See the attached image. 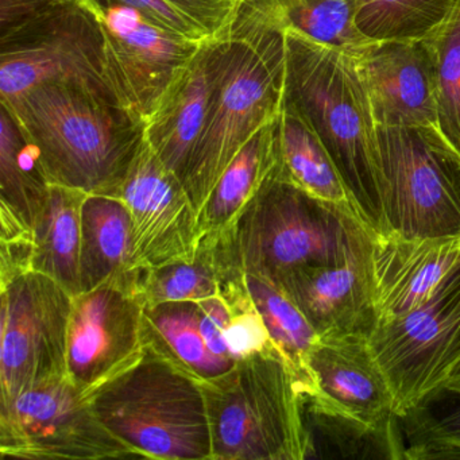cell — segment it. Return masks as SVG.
Returning <instances> with one entry per match:
<instances>
[{"label":"cell","instance_id":"cell-12","mask_svg":"<svg viewBox=\"0 0 460 460\" xmlns=\"http://www.w3.org/2000/svg\"><path fill=\"white\" fill-rule=\"evenodd\" d=\"M398 417L444 389L460 365V268L419 308L379 322L368 338Z\"/></svg>","mask_w":460,"mask_h":460},{"label":"cell","instance_id":"cell-18","mask_svg":"<svg viewBox=\"0 0 460 460\" xmlns=\"http://www.w3.org/2000/svg\"><path fill=\"white\" fill-rule=\"evenodd\" d=\"M228 49V28L217 39L203 42L145 125L147 144L181 181L203 134Z\"/></svg>","mask_w":460,"mask_h":460},{"label":"cell","instance_id":"cell-16","mask_svg":"<svg viewBox=\"0 0 460 460\" xmlns=\"http://www.w3.org/2000/svg\"><path fill=\"white\" fill-rule=\"evenodd\" d=\"M374 242L336 262L292 271L276 284L317 335L370 338L378 324Z\"/></svg>","mask_w":460,"mask_h":460},{"label":"cell","instance_id":"cell-8","mask_svg":"<svg viewBox=\"0 0 460 460\" xmlns=\"http://www.w3.org/2000/svg\"><path fill=\"white\" fill-rule=\"evenodd\" d=\"M386 235L460 236V153L438 128L376 126Z\"/></svg>","mask_w":460,"mask_h":460},{"label":"cell","instance_id":"cell-29","mask_svg":"<svg viewBox=\"0 0 460 460\" xmlns=\"http://www.w3.org/2000/svg\"><path fill=\"white\" fill-rule=\"evenodd\" d=\"M406 460L460 459V393L440 389L400 417Z\"/></svg>","mask_w":460,"mask_h":460},{"label":"cell","instance_id":"cell-22","mask_svg":"<svg viewBox=\"0 0 460 460\" xmlns=\"http://www.w3.org/2000/svg\"><path fill=\"white\" fill-rule=\"evenodd\" d=\"M138 268L133 219L125 201L88 195L82 209V293Z\"/></svg>","mask_w":460,"mask_h":460},{"label":"cell","instance_id":"cell-2","mask_svg":"<svg viewBox=\"0 0 460 460\" xmlns=\"http://www.w3.org/2000/svg\"><path fill=\"white\" fill-rule=\"evenodd\" d=\"M285 99L330 153L360 219L386 235L376 123L354 56L287 31Z\"/></svg>","mask_w":460,"mask_h":460},{"label":"cell","instance_id":"cell-21","mask_svg":"<svg viewBox=\"0 0 460 460\" xmlns=\"http://www.w3.org/2000/svg\"><path fill=\"white\" fill-rule=\"evenodd\" d=\"M242 269L227 230L201 234L192 261L139 268L138 295L145 308L174 301H201L219 293L226 276Z\"/></svg>","mask_w":460,"mask_h":460},{"label":"cell","instance_id":"cell-31","mask_svg":"<svg viewBox=\"0 0 460 460\" xmlns=\"http://www.w3.org/2000/svg\"><path fill=\"white\" fill-rule=\"evenodd\" d=\"M137 10L155 25L195 42L222 36L243 0H99Z\"/></svg>","mask_w":460,"mask_h":460},{"label":"cell","instance_id":"cell-33","mask_svg":"<svg viewBox=\"0 0 460 460\" xmlns=\"http://www.w3.org/2000/svg\"><path fill=\"white\" fill-rule=\"evenodd\" d=\"M444 389L460 393V365L457 366L456 370H455L454 373H452V376H449Z\"/></svg>","mask_w":460,"mask_h":460},{"label":"cell","instance_id":"cell-9","mask_svg":"<svg viewBox=\"0 0 460 460\" xmlns=\"http://www.w3.org/2000/svg\"><path fill=\"white\" fill-rule=\"evenodd\" d=\"M52 82L84 83L110 91L104 79L101 4L49 0L0 31V99Z\"/></svg>","mask_w":460,"mask_h":460},{"label":"cell","instance_id":"cell-13","mask_svg":"<svg viewBox=\"0 0 460 460\" xmlns=\"http://www.w3.org/2000/svg\"><path fill=\"white\" fill-rule=\"evenodd\" d=\"M99 4L104 79L120 107L146 125L203 42L166 31L125 4Z\"/></svg>","mask_w":460,"mask_h":460},{"label":"cell","instance_id":"cell-4","mask_svg":"<svg viewBox=\"0 0 460 460\" xmlns=\"http://www.w3.org/2000/svg\"><path fill=\"white\" fill-rule=\"evenodd\" d=\"M227 231L244 273L273 284L298 269L341 261L376 238L352 207L306 192L282 173L279 160Z\"/></svg>","mask_w":460,"mask_h":460},{"label":"cell","instance_id":"cell-32","mask_svg":"<svg viewBox=\"0 0 460 460\" xmlns=\"http://www.w3.org/2000/svg\"><path fill=\"white\" fill-rule=\"evenodd\" d=\"M425 40L435 55L438 128L460 153V0L447 20Z\"/></svg>","mask_w":460,"mask_h":460},{"label":"cell","instance_id":"cell-6","mask_svg":"<svg viewBox=\"0 0 460 460\" xmlns=\"http://www.w3.org/2000/svg\"><path fill=\"white\" fill-rule=\"evenodd\" d=\"M314 390L303 397L309 435L322 433L344 456L403 459L400 417L389 379L358 335L319 336L306 360Z\"/></svg>","mask_w":460,"mask_h":460},{"label":"cell","instance_id":"cell-5","mask_svg":"<svg viewBox=\"0 0 460 460\" xmlns=\"http://www.w3.org/2000/svg\"><path fill=\"white\" fill-rule=\"evenodd\" d=\"M90 398L102 422L137 457L214 460L203 385L150 347Z\"/></svg>","mask_w":460,"mask_h":460},{"label":"cell","instance_id":"cell-20","mask_svg":"<svg viewBox=\"0 0 460 460\" xmlns=\"http://www.w3.org/2000/svg\"><path fill=\"white\" fill-rule=\"evenodd\" d=\"M50 185L36 147L0 103V241L34 239Z\"/></svg>","mask_w":460,"mask_h":460},{"label":"cell","instance_id":"cell-24","mask_svg":"<svg viewBox=\"0 0 460 460\" xmlns=\"http://www.w3.org/2000/svg\"><path fill=\"white\" fill-rule=\"evenodd\" d=\"M87 193L50 185L47 209L34 230L31 269L55 279L72 296L82 293V209Z\"/></svg>","mask_w":460,"mask_h":460},{"label":"cell","instance_id":"cell-19","mask_svg":"<svg viewBox=\"0 0 460 460\" xmlns=\"http://www.w3.org/2000/svg\"><path fill=\"white\" fill-rule=\"evenodd\" d=\"M460 268V236L374 242L378 323L402 316L433 297Z\"/></svg>","mask_w":460,"mask_h":460},{"label":"cell","instance_id":"cell-11","mask_svg":"<svg viewBox=\"0 0 460 460\" xmlns=\"http://www.w3.org/2000/svg\"><path fill=\"white\" fill-rule=\"evenodd\" d=\"M0 454L29 460L137 457L102 422L91 398L68 376L25 390L0 406Z\"/></svg>","mask_w":460,"mask_h":460},{"label":"cell","instance_id":"cell-17","mask_svg":"<svg viewBox=\"0 0 460 460\" xmlns=\"http://www.w3.org/2000/svg\"><path fill=\"white\" fill-rule=\"evenodd\" d=\"M355 61L376 126L438 128L435 55L427 40L371 42Z\"/></svg>","mask_w":460,"mask_h":460},{"label":"cell","instance_id":"cell-26","mask_svg":"<svg viewBox=\"0 0 460 460\" xmlns=\"http://www.w3.org/2000/svg\"><path fill=\"white\" fill-rule=\"evenodd\" d=\"M277 149L279 169L288 179L316 198L354 208L330 153L303 115L285 98L277 119Z\"/></svg>","mask_w":460,"mask_h":460},{"label":"cell","instance_id":"cell-15","mask_svg":"<svg viewBox=\"0 0 460 460\" xmlns=\"http://www.w3.org/2000/svg\"><path fill=\"white\" fill-rule=\"evenodd\" d=\"M133 219L139 268L192 261L198 249V211L181 180L145 139L120 193Z\"/></svg>","mask_w":460,"mask_h":460},{"label":"cell","instance_id":"cell-14","mask_svg":"<svg viewBox=\"0 0 460 460\" xmlns=\"http://www.w3.org/2000/svg\"><path fill=\"white\" fill-rule=\"evenodd\" d=\"M138 270L74 297L66 367L72 384L88 397L136 365L146 351Z\"/></svg>","mask_w":460,"mask_h":460},{"label":"cell","instance_id":"cell-10","mask_svg":"<svg viewBox=\"0 0 460 460\" xmlns=\"http://www.w3.org/2000/svg\"><path fill=\"white\" fill-rule=\"evenodd\" d=\"M0 406L21 393L68 376L74 296L39 271L0 285Z\"/></svg>","mask_w":460,"mask_h":460},{"label":"cell","instance_id":"cell-23","mask_svg":"<svg viewBox=\"0 0 460 460\" xmlns=\"http://www.w3.org/2000/svg\"><path fill=\"white\" fill-rule=\"evenodd\" d=\"M277 119L242 147L212 188L198 214L200 235L233 226L273 171L279 160Z\"/></svg>","mask_w":460,"mask_h":460},{"label":"cell","instance_id":"cell-3","mask_svg":"<svg viewBox=\"0 0 460 460\" xmlns=\"http://www.w3.org/2000/svg\"><path fill=\"white\" fill-rule=\"evenodd\" d=\"M228 34L225 71L182 180L198 214L234 157L284 104L287 31L243 0Z\"/></svg>","mask_w":460,"mask_h":460},{"label":"cell","instance_id":"cell-7","mask_svg":"<svg viewBox=\"0 0 460 460\" xmlns=\"http://www.w3.org/2000/svg\"><path fill=\"white\" fill-rule=\"evenodd\" d=\"M214 460H304L311 440L295 371L277 349L201 382Z\"/></svg>","mask_w":460,"mask_h":460},{"label":"cell","instance_id":"cell-30","mask_svg":"<svg viewBox=\"0 0 460 460\" xmlns=\"http://www.w3.org/2000/svg\"><path fill=\"white\" fill-rule=\"evenodd\" d=\"M457 0H366L358 28L374 42L421 41L447 20Z\"/></svg>","mask_w":460,"mask_h":460},{"label":"cell","instance_id":"cell-28","mask_svg":"<svg viewBox=\"0 0 460 460\" xmlns=\"http://www.w3.org/2000/svg\"><path fill=\"white\" fill-rule=\"evenodd\" d=\"M246 282L271 343L295 371L301 394L306 397L314 390L306 360L319 335L281 288L247 273Z\"/></svg>","mask_w":460,"mask_h":460},{"label":"cell","instance_id":"cell-25","mask_svg":"<svg viewBox=\"0 0 460 460\" xmlns=\"http://www.w3.org/2000/svg\"><path fill=\"white\" fill-rule=\"evenodd\" d=\"M145 339L147 347L200 382L217 378L235 366L209 349L201 333L200 308L196 301L145 308Z\"/></svg>","mask_w":460,"mask_h":460},{"label":"cell","instance_id":"cell-27","mask_svg":"<svg viewBox=\"0 0 460 460\" xmlns=\"http://www.w3.org/2000/svg\"><path fill=\"white\" fill-rule=\"evenodd\" d=\"M285 31L358 56L371 44L358 28L366 0H247Z\"/></svg>","mask_w":460,"mask_h":460},{"label":"cell","instance_id":"cell-1","mask_svg":"<svg viewBox=\"0 0 460 460\" xmlns=\"http://www.w3.org/2000/svg\"><path fill=\"white\" fill-rule=\"evenodd\" d=\"M39 152L50 184L120 199L145 125L110 91L52 82L0 99Z\"/></svg>","mask_w":460,"mask_h":460}]
</instances>
